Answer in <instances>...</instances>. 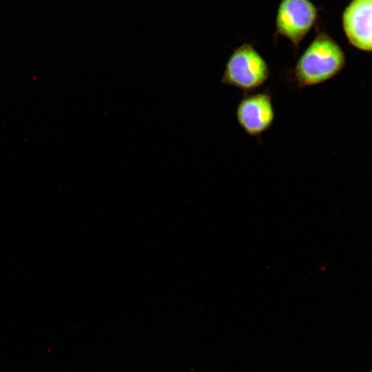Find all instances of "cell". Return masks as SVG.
<instances>
[{
    "mask_svg": "<svg viewBox=\"0 0 372 372\" xmlns=\"http://www.w3.org/2000/svg\"><path fill=\"white\" fill-rule=\"evenodd\" d=\"M270 75V68L265 58L253 44L244 43L229 56L220 83L248 93L263 86Z\"/></svg>",
    "mask_w": 372,
    "mask_h": 372,
    "instance_id": "cell-2",
    "label": "cell"
},
{
    "mask_svg": "<svg viewBox=\"0 0 372 372\" xmlns=\"http://www.w3.org/2000/svg\"><path fill=\"white\" fill-rule=\"evenodd\" d=\"M344 64L345 56L340 47L327 33L320 32L294 66L282 74V79L302 89L332 79L342 70Z\"/></svg>",
    "mask_w": 372,
    "mask_h": 372,
    "instance_id": "cell-1",
    "label": "cell"
},
{
    "mask_svg": "<svg viewBox=\"0 0 372 372\" xmlns=\"http://www.w3.org/2000/svg\"><path fill=\"white\" fill-rule=\"evenodd\" d=\"M275 109L269 91L244 93L236 110V121L249 136L260 138L273 125Z\"/></svg>",
    "mask_w": 372,
    "mask_h": 372,
    "instance_id": "cell-4",
    "label": "cell"
},
{
    "mask_svg": "<svg viewBox=\"0 0 372 372\" xmlns=\"http://www.w3.org/2000/svg\"><path fill=\"white\" fill-rule=\"evenodd\" d=\"M317 16V8L310 0H282L276 15L275 37L287 39L296 53Z\"/></svg>",
    "mask_w": 372,
    "mask_h": 372,
    "instance_id": "cell-3",
    "label": "cell"
},
{
    "mask_svg": "<svg viewBox=\"0 0 372 372\" xmlns=\"http://www.w3.org/2000/svg\"><path fill=\"white\" fill-rule=\"evenodd\" d=\"M343 26L354 46L372 51V0H353L344 12Z\"/></svg>",
    "mask_w": 372,
    "mask_h": 372,
    "instance_id": "cell-5",
    "label": "cell"
}]
</instances>
